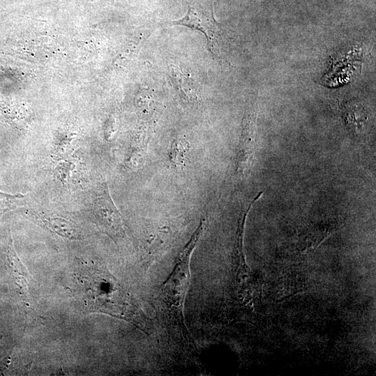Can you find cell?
Segmentation results:
<instances>
[{
    "label": "cell",
    "mask_w": 376,
    "mask_h": 376,
    "mask_svg": "<svg viewBox=\"0 0 376 376\" xmlns=\"http://www.w3.org/2000/svg\"><path fill=\"white\" fill-rule=\"evenodd\" d=\"M170 77L178 93L188 102L198 104L200 96L192 81L179 68L170 67Z\"/></svg>",
    "instance_id": "obj_7"
},
{
    "label": "cell",
    "mask_w": 376,
    "mask_h": 376,
    "mask_svg": "<svg viewBox=\"0 0 376 376\" xmlns=\"http://www.w3.org/2000/svg\"><path fill=\"white\" fill-rule=\"evenodd\" d=\"M81 295L91 311L125 320L146 331V323L131 297L109 274L94 268L79 274Z\"/></svg>",
    "instance_id": "obj_2"
},
{
    "label": "cell",
    "mask_w": 376,
    "mask_h": 376,
    "mask_svg": "<svg viewBox=\"0 0 376 376\" xmlns=\"http://www.w3.org/2000/svg\"><path fill=\"white\" fill-rule=\"evenodd\" d=\"M91 212L97 226L108 235L115 238L123 235L120 214L110 195L106 182L98 187L92 202Z\"/></svg>",
    "instance_id": "obj_4"
},
{
    "label": "cell",
    "mask_w": 376,
    "mask_h": 376,
    "mask_svg": "<svg viewBox=\"0 0 376 376\" xmlns=\"http://www.w3.org/2000/svg\"><path fill=\"white\" fill-rule=\"evenodd\" d=\"M30 218L40 223L58 235L69 238L79 237V230L73 222L54 214L30 211Z\"/></svg>",
    "instance_id": "obj_6"
},
{
    "label": "cell",
    "mask_w": 376,
    "mask_h": 376,
    "mask_svg": "<svg viewBox=\"0 0 376 376\" xmlns=\"http://www.w3.org/2000/svg\"><path fill=\"white\" fill-rule=\"evenodd\" d=\"M343 113L347 125L354 133H361L367 115L363 108L357 104L347 103L344 105Z\"/></svg>",
    "instance_id": "obj_8"
},
{
    "label": "cell",
    "mask_w": 376,
    "mask_h": 376,
    "mask_svg": "<svg viewBox=\"0 0 376 376\" xmlns=\"http://www.w3.org/2000/svg\"><path fill=\"white\" fill-rule=\"evenodd\" d=\"M26 196L22 194H9L0 191V217L5 212L24 205Z\"/></svg>",
    "instance_id": "obj_9"
},
{
    "label": "cell",
    "mask_w": 376,
    "mask_h": 376,
    "mask_svg": "<svg viewBox=\"0 0 376 376\" xmlns=\"http://www.w3.org/2000/svg\"><path fill=\"white\" fill-rule=\"evenodd\" d=\"M186 15L182 19L171 22L173 25H180L198 30L203 33L207 39V47L213 54L220 57L221 50L219 45L220 31L213 15H207L204 12L194 7L188 6Z\"/></svg>",
    "instance_id": "obj_5"
},
{
    "label": "cell",
    "mask_w": 376,
    "mask_h": 376,
    "mask_svg": "<svg viewBox=\"0 0 376 376\" xmlns=\"http://www.w3.org/2000/svg\"><path fill=\"white\" fill-rule=\"evenodd\" d=\"M258 111L257 99L255 97L248 102L241 124V133L236 155V173L242 179L250 175L253 165Z\"/></svg>",
    "instance_id": "obj_3"
},
{
    "label": "cell",
    "mask_w": 376,
    "mask_h": 376,
    "mask_svg": "<svg viewBox=\"0 0 376 376\" xmlns=\"http://www.w3.org/2000/svg\"><path fill=\"white\" fill-rule=\"evenodd\" d=\"M205 224V219H201L179 253L172 273L159 289L156 297L168 334L182 352L190 357H194L197 349L185 324L183 306L190 278L191 256L202 237Z\"/></svg>",
    "instance_id": "obj_1"
},
{
    "label": "cell",
    "mask_w": 376,
    "mask_h": 376,
    "mask_svg": "<svg viewBox=\"0 0 376 376\" xmlns=\"http://www.w3.org/2000/svg\"><path fill=\"white\" fill-rule=\"evenodd\" d=\"M189 149V143L182 138L175 139L171 146V159L177 166H182Z\"/></svg>",
    "instance_id": "obj_10"
}]
</instances>
